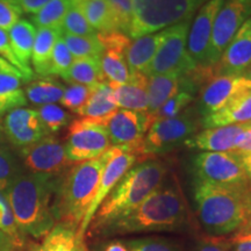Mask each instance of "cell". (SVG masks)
I'll use <instances>...</instances> for the list:
<instances>
[{
    "mask_svg": "<svg viewBox=\"0 0 251 251\" xmlns=\"http://www.w3.org/2000/svg\"><path fill=\"white\" fill-rule=\"evenodd\" d=\"M103 251H128V248L125 243L119 242V241H114V242L108 243L105 247Z\"/></svg>",
    "mask_w": 251,
    "mask_h": 251,
    "instance_id": "816d5d0a",
    "label": "cell"
},
{
    "mask_svg": "<svg viewBox=\"0 0 251 251\" xmlns=\"http://www.w3.org/2000/svg\"><path fill=\"white\" fill-rule=\"evenodd\" d=\"M9 43L13 50L15 57L27 71L33 72L29 67L31 52H33L34 40H35L36 30L34 25L25 19H20L11 29L8 30Z\"/></svg>",
    "mask_w": 251,
    "mask_h": 251,
    "instance_id": "f1b7e54d",
    "label": "cell"
},
{
    "mask_svg": "<svg viewBox=\"0 0 251 251\" xmlns=\"http://www.w3.org/2000/svg\"><path fill=\"white\" fill-rule=\"evenodd\" d=\"M118 111L112 87L106 81L92 87L85 105L78 112L80 117L99 121L103 125Z\"/></svg>",
    "mask_w": 251,
    "mask_h": 251,
    "instance_id": "484cf974",
    "label": "cell"
},
{
    "mask_svg": "<svg viewBox=\"0 0 251 251\" xmlns=\"http://www.w3.org/2000/svg\"><path fill=\"white\" fill-rule=\"evenodd\" d=\"M125 244L128 251H181L177 242L163 237L133 238L128 240Z\"/></svg>",
    "mask_w": 251,
    "mask_h": 251,
    "instance_id": "f35d334b",
    "label": "cell"
},
{
    "mask_svg": "<svg viewBox=\"0 0 251 251\" xmlns=\"http://www.w3.org/2000/svg\"><path fill=\"white\" fill-rule=\"evenodd\" d=\"M107 2L115 30L127 34L133 17L131 0H107Z\"/></svg>",
    "mask_w": 251,
    "mask_h": 251,
    "instance_id": "60d3db41",
    "label": "cell"
},
{
    "mask_svg": "<svg viewBox=\"0 0 251 251\" xmlns=\"http://www.w3.org/2000/svg\"><path fill=\"white\" fill-rule=\"evenodd\" d=\"M230 251H251V222L248 221L243 227L231 234L228 240Z\"/></svg>",
    "mask_w": 251,
    "mask_h": 251,
    "instance_id": "ee69618b",
    "label": "cell"
},
{
    "mask_svg": "<svg viewBox=\"0 0 251 251\" xmlns=\"http://www.w3.org/2000/svg\"><path fill=\"white\" fill-rule=\"evenodd\" d=\"M23 83H28L23 72L0 57V117L26 105V94L21 90Z\"/></svg>",
    "mask_w": 251,
    "mask_h": 251,
    "instance_id": "7402d4cb",
    "label": "cell"
},
{
    "mask_svg": "<svg viewBox=\"0 0 251 251\" xmlns=\"http://www.w3.org/2000/svg\"><path fill=\"white\" fill-rule=\"evenodd\" d=\"M0 55L4 57V59H6V61L11 63L12 65H14L15 68L19 69V70L23 72L24 76L26 77V79L28 80V83L34 79V72L27 71L26 69H24L23 65L19 63L17 57H15L13 50H12L11 43H9V37H8L7 31L1 29V28H0Z\"/></svg>",
    "mask_w": 251,
    "mask_h": 251,
    "instance_id": "7bdbcfd3",
    "label": "cell"
},
{
    "mask_svg": "<svg viewBox=\"0 0 251 251\" xmlns=\"http://www.w3.org/2000/svg\"><path fill=\"white\" fill-rule=\"evenodd\" d=\"M62 78L71 84H80L87 87H94L105 81L100 57H84L74 59L70 69Z\"/></svg>",
    "mask_w": 251,
    "mask_h": 251,
    "instance_id": "f546056e",
    "label": "cell"
},
{
    "mask_svg": "<svg viewBox=\"0 0 251 251\" xmlns=\"http://www.w3.org/2000/svg\"><path fill=\"white\" fill-rule=\"evenodd\" d=\"M251 65V19L242 25L236 35L213 65L214 76H243Z\"/></svg>",
    "mask_w": 251,
    "mask_h": 251,
    "instance_id": "d6986e66",
    "label": "cell"
},
{
    "mask_svg": "<svg viewBox=\"0 0 251 251\" xmlns=\"http://www.w3.org/2000/svg\"><path fill=\"white\" fill-rule=\"evenodd\" d=\"M91 90L92 87L80 85V84H71L68 89L64 90L62 99L59 101L68 109L78 113L89 99Z\"/></svg>",
    "mask_w": 251,
    "mask_h": 251,
    "instance_id": "b9f144b4",
    "label": "cell"
},
{
    "mask_svg": "<svg viewBox=\"0 0 251 251\" xmlns=\"http://www.w3.org/2000/svg\"><path fill=\"white\" fill-rule=\"evenodd\" d=\"M188 21H183L166 29L165 39L147 71V77L168 74L185 76L196 69L197 65L187 52Z\"/></svg>",
    "mask_w": 251,
    "mask_h": 251,
    "instance_id": "30bf717a",
    "label": "cell"
},
{
    "mask_svg": "<svg viewBox=\"0 0 251 251\" xmlns=\"http://www.w3.org/2000/svg\"><path fill=\"white\" fill-rule=\"evenodd\" d=\"M194 183L247 188L251 184L237 155L233 151H202L193 158Z\"/></svg>",
    "mask_w": 251,
    "mask_h": 251,
    "instance_id": "52a82bcc",
    "label": "cell"
},
{
    "mask_svg": "<svg viewBox=\"0 0 251 251\" xmlns=\"http://www.w3.org/2000/svg\"><path fill=\"white\" fill-rule=\"evenodd\" d=\"M21 11L17 6L7 1L0 0V28L4 30H9L15 24L20 20Z\"/></svg>",
    "mask_w": 251,
    "mask_h": 251,
    "instance_id": "f6af8a7d",
    "label": "cell"
},
{
    "mask_svg": "<svg viewBox=\"0 0 251 251\" xmlns=\"http://www.w3.org/2000/svg\"><path fill=\"white\" fill-rule=\"evenodd\" d=\"M65 45L75 59L84 57H100L102 54V45L98 35L76 36L62 34Z\"/></svg>",
    "mask_w": 251,
    "mask_h": 251,
    "instance_id": "e575fe53",
    "label": "cell"
},
{
    "mask_svg": "<svg viewBox=\"0 0 251 251\" xmlns=\"http://www.w3.org/2000/svg\"><path fill=\"white\" fill-rule=\"evenodd\" d=\"M61 35V29H54V28L37 29L35 40H34L33 52H31V63L39 76L49 77L52 50Z\"/></svg>",
    "mask_w": 251,
    "mask_h": 251,
    "instance_id": "83f0119b",
    "label": "cell"
},
{
    "mask_svg": "<svg viewBox=\"0 0 251 251\" xmlns=\"http://www.w3.org/2000/svg\"><path fill=\"white\" fill-rule=\"evenodd\" d=\"M247 188L194 183V202L200 224L208 235L233 234L248 222Z\"/></svg>",
    "mask_w": 251,
    "mask_h": 251,
    "instance_id": "5b68a950",
    "label": "cell"
},
{
    "mask_svg": "<svg viewBox=\"0 0 251 251\" xmlns=\"http://www.w3.org/2000/svg\"><path fill=\"white\" fill-rule=\"evenodd\" d=\"M77 5H79L86 20L94 30H98L99 33L117 31L107 0H83Z\"/></svg>",
    "mask_w": 251,
    "mask_h": 251,
    "instance_id": "d6a6232c",
    "label": "cell"
},
{
    "mask_svg": "<svg viewBox=\"0 0 251 251\" xmlns=\"http://www.w3.org/2000/svg\"><path fill=\"white\" fill-rule=\"evenodd\" d=\"M62 34L76 36H91L96 35V30L91 27L89 21L86 20L85 15L79 7V5H71L69 8L64 21L62 24Z\"/></svg>",
    "mask_w": 251,
    "mask_h": 251,
    "instance_id": "d590c367",
    "label": "cell"
},
{
    "mask_svg": "<svg viewBox=\"0 0 251 251\" xmlns=\"http://www.w3.org/2000/svg\"><path fill=\"white\" fill-rule=\"evenodd\" d=\"M224 0H209L198 12L191 29L188 31L187 52L197 67H208L209 47H211L213 26Z\"/></svg>",
    "mask_w": 251,
    "mask_h": 251,
    "instance_id": "ac0fdd59",
    "label": "cell"
},
{
    "mask_svg": "<svg viewBox=\"0 0 251 251\" xmlns=\"http://www.w3.org/2000/svg\"><path fill=\"white\" fill-rule=\"evenodd\" d=\"M103 125L113 147L137 157L146 134L152 124L148 112L118 109Z\"/></svg>",
    "mask_w": 251,
    "mask_h": 251,
    "instance_id": "7c38bea8",
    "label": "cell"
},
{
    "mask_svg": "<svg viewBox=\"0 0 251 251\" xmlns=\"http://www.w3.org/2000/svg\"><path fill=\"white\" fill-rule=\"evenodd\" d=\"M235 152H251V129L243 131L235 143Z\"/></svg>",
    "mask_w": 251,
    "mask_h": 251,
    "instance_id": "7dc6e473",
    "label": "cell"
},
{
    "mask_svg": "<svg viewBox=\"0 0 251 251\" xmlns=\"http://www.w3.org/2000/svg\"><path fill=\"white\" fill-rule=\"evenodd\" d=\"M0 251H21L7 234L0 229Z\"/></svg>",
    "mask_w": 251,
    "mask_h": 251,
    "instance_id": "c3c4849f",
    "label": "cell"
},
{
    "mask_svg": "<svg viewBox=\"0 0 251 251\" xmlns=\"http://www.w3.org/2000/svg\"><path fill=\"white\" fill-rule=\"evenodd\" d=\"M186 225V208L175 187H163L144 199L129 214L100 231L102 235H128L149 231L179 230Z\"/></svg>",
    "mask_w": 251,
    "mask_h": 251,
    "instance_id": "7a4b0ae2",
    "label": "cell"
},
{
    "mask_svg": "<svg viewBox=\"0 0 251 251\" xmlns=\"http://www.w3.org/2000/svg\"><path fill=\"white\" fill-rule=\"evenodd\" d=\"M251 91V80L244 76H219L211 79L199 100V113L203 117L221 111L231 101Z\"/></svg>",
    "mask_w": 251,
    "mask_h": 251,
    "instance_id": "e0dca14e",
    "label": "cell"
},
{
    "mask_svg": "<svg viewBox=\"0 0 251 251\" xmlns=\"http://www.w3.org/2000/svg\"><path fill=\"white\" fill-rule=\"evenodd\" d=\"M165 36L166 29L162 30L161 33L137 37L134 42L130 43L127 51V64L130 74L147 75V71Z\"/></svg>",
    "mask_w": 251,
    "mask_h": 251,
    "instance_id": "cb8c5ba5",
    "label": "cell"
},
{
    "mask_svg": "<svg viewBox=\"0 0 251 251\" xmlns=\"http://www.w3.org/2000/svg\"><path fill=\"white\" fill-rule=\"evenodd\" d=\"M251 15V0H224L213 26L207 65H214Z\"/></svg>",
    "mask_w": 251,
    "mask_h": 251,
    "instance_id": "8fae6325",
    "label": "cell"
},
{
    "mask_svg": "<svg viewBox=\"0 0 251 251\" xmlns=\"http://www.w3.org/2000/svg\"><path fill=\"white\" fill-rule=\"evenodd\" d=\"M193 100V94L187 91H180L179 93H177L176 96L172 97L166 101L165 103L157 109L153 113H148L150 121L151 124L157 121L162 120V119H169V118H175L177 115H179L185 107H187Z\"/></svg>",
    "mask_w": 251,
    "mask_h": 251,
    "instance_id": "8d00e7d4",
    "label": "cell"
},
{
    "mask_svg": "<svg viewBox=\"0 0 251 251\" xmlns=\"http://www.w3.org/2000/svg\"><path fill=\"white\" fill-rule=\"evenodd\" d=\"M69 1H70L72 5H75V4H79V2L83 1V0H69Z\"/></svg>",
    "mask_w": 251,
    "mask_h": 251,
    "instance_id": "9f6ffc18",
    "label": "cell"
},
{
    "mask_svg": "<svg viewBox=\"0 0 251 251\" xmlns=\"http://www.w3.org/2000/svg\"><path fill=\"white\" fill-rule=\"evenodd\" d=\"M203 0H131L129 39L153 34L171 25L190 20Z\"/></svg>",
    "mask_w": 251,
    "mask_h": 251,
    "instance_id": "8992f818",
    "label": "cell"
},
{
    "mask_svg": "<svg viewBox=\"0 0 251 251\" xmlns=\"http://www.w3.org/2000/svg\"><path fill=\"white\" fill-rule=\"evenodd\" d=\"M64 86L51 78L43 77L31 80L25 89V94L30 102L35 105H49L59 101L64 93Z\"/></svg>",
    "mask_w": 251,
    "mask_h": 251,
    "instance_id": "1f68e13d",
    "label": "cell"
},
{
    "mask_svg": "<svg viewBox=\"0 0 251 251\" xmlns=\"http://www.w3.org/2000/svg\"><path fill=\"white\" fill-rule=\"evenodd\" d=\"M18 152L24 168L35 174L58 177L72 164L68 159L64 144L50 135Z\"/></svg>",
    "mask_w": 251,
    "mask_h": 251,
    "instance_id": "4fadbf2b",
    "label": "cell"
},
{
    "mask_svg": "<svg viewBox=\"0 0 251 251\" xmlns=\"http://www.w3.org/2000/svg\"><path fill=\"white\" fill-rule=\"evenodd\" d=\"M251 120V91L243 93L234 101L222 108L202 118V126L206 128L224 127V126L244 124Z\"/></svg>",
    "mask_w": 251,
    "mask_h": 251,
    "instance_id": "4316f807",
    "label": "cell"
},
{
    "mask_svg": "<svg viewBox=\"0 0 251 251\" xmlns=\"http://www.w3.org/2000/svg\"><path fill=\"white\" fill-rule=\"evenodd\" d=\"M244 198H246V206H247V213H248V221L251 222V184L247 187L246 194H244Z\"/></svg>",
    "mask_w": 251,
    "mask_h": 251,
    "instance_id": "f5cc1de1",
    "label": "cell"
},
{
    "mask_svg": "<svg viewBox=\"0 0 251 251\" xmlns=\"http://www.w3.org/2000/svg\"><path fill=\"white\" fill-rule=\"evenodd\" d=\"M17 6L23 14H35L50 0H7Z\"/></svg>",
    "mask_w": 251,
    "mask_h": 251,
    "instance_id": "bcb514c9",
    "label": "cell"
},
{
    "mask_svg": "<svg viewBox=\"0 0 251 251\" xmlns=\"http://www.w3.org/2000/svg\"><path fill=\"white\" fill-rule=\"evenodd\" d=\"M246 130L243 124L206 128L205 130L188 137L184 144L187 148L202 150V151H233L238 136Z\"/></svg>",
    "mask_w": 251,
    "mask_h": 251,
    "instance_id": "ffe728a7",
    "label": "cell"
},
{
    "mask_svg": "<svg viewBox=\"0 0 251 251\" xmlns=\"http://www.w3.org/2000/svg\"><path fill=\"white\" fill-rule=\"evenodd\" d=\"M198 126V114L193 108L186 109L175 118L155 121L146 134L137 156L149 157L171 151L196 134Z\"/></svg>",
    "mask_w": 251,
    "mask_h": 251,
    "instance_id": "ba28073f",
    "label": "cell"
},
{
    "mask_svg": "<svg viewBox=\"0 0 251 251\" xmlns=\"http://www.w3.org/2000/svg\"><path fill=\"white\" fill-rule=\"evenodd\" d=\"M6 140L17 151L33 146L47 136V131L35 109L14 108L4 119L2 127Z\"/></svg>",
    "mask_w": 251,
    "mask_h": 251,
    "instance_id": "2e32d148",
    "label": "cell"
},
{
    "mask_svg": "<svg viewBox=\"0 0 251 251\" xmlns=\"http://www.w3.org/2000/svg\"><path fill=\"white\" fill-rule=\"evenodd\" d=\"M243 126H244V127H246L247 130H250L251 129V120L248 121V122H244Z\"/></svg>",
    "mask_w": 251,
    "mask_h": 251,
    "instance_id": "11a10c76",
    "label": "cell"
},
{
    "mask_svg": "<svg viewBox=\"0 0 251 251\" xmlns=\"http://www.w3.org/2000/svg\"><path fill=\"white\" fill-rule=\"evenodd\" d=\"M109 86L113 90L118 107L127 111L148 112V77L146 75L130 74L129 83Z\"/></svg>",
    "mask_w": 251,
    "mask_h": 251,
    "instance_id": "603a6c76",
    "label": "cell"
},
{
    "mask_svg": "<svg viewBox=\"0 0 251 251\" xmlns=\"http://www.w3.org/2000/svg\"><path fill=\"white\" fill-rule=\"evenodd\" d=\"M102 45L100 65L103 78L109 85H122L129 83L130 71L127 64V51L130 40L121 31H108L97 34Z\"/></svg>",
    "mask_w": 251,
    "mask_h": 251,
    "instance_id": "9a60e30c",
    "label": "cell"
},
{
    "mask_svg": "<svg viewBox=\"0 0 251 251\" xmlns=\"http://www.w3.org/2000/svg\"><path fill=\"white\" fill-rule=\"evenodd\" d=\"M235 152V151H233ZM240 159L241 164H242L244 171H246V175L248 179L251 183V152H235Z\"/></svg>",
    "mask_w": 251,
    "mask_h": 251,
    "instance_id": "f907efd6",
    "label": "cell"
},
{
    "mask_svg": "<svg viewBox=\"0 0 251 251\" xmlns=\"http://www.w3.org/2000/svg\"><path fill=\"white\" fill-rule=\"evenodd\" d=\"M85 251H87V250H86V249H85Z\"/></svg>",
    "mask_w": 251,
    "mask_h": 251,
    "instance_id": "6f0895ef",
    "label": "cell"
},
{
    "mask_svg": "<svg viewBox=\"0 0 251 251\" xmlns=\"http://www.w3.org/2000/svg\"><path fill=\"white\" fill-rule=\"evenodd\" d=\"M107 129L101 122L92 119H78L69 126L65 152L71 163L98 158L111 148Z\"/></svg>",
    "mask_w": 251,
    "mask_h": 251,
    "instance_id": "9c48e42d",
    "label": "cell"
},
{
    "mask_svg": "<svg viewBox=\"0 0 251 251\" xmlns=\"http://www.w3.org/2000/svg\"><path fill=\"white\" fill-rule=\"evenodd\" d=\"M165 175L166 166L159 161H146L130 168L93 216L92 231L100 233L108 225L129 214L161 186Z\"/></svg>",
    "mask_w": 251,
    "mask_h": 251,
    "instance_id": "3957f363",
    "label": "cell"
},
{
    "mask_svg": "<svg viewBox=\"0 0 251 251\" xmlns=\"http://www.w3.org/2000/svg\"><path fill=\"white\" fill-rule=\"evenodd\" d=\"M194 87L193 80L186 75L168 74L148 77V113L156 112L163 103L179 93L180 90L192 93L196 91Z\"/></svg>",
    "mask_w": 251,
    "mask_h": 251,
    "instance_id": "44dd1931",
    "label": "cell"
},
{
    "mask_svg": "<svg viewBox=\"0 0 251 251\" xmlns=\"http://www.w3.org/2000/svg\"><path fill=\"white\" fill-rule=\"evenodd\" d=\"M58 178L25 170L6 190L15 222L27 237L43 238L56 225L51 197Z\"/></svg>",
    "mask_w": 251,
    "mask_h": 251,
    "instance_id": "6da1fadb",
    "label": "cell"
},
{
    "mask_svg": "<svg viewBox=\"0 0 251 251\" xmlns=\"http://www.w3.org/2000/svg\"><path fill=\"white\" fill-rule=\"evenodd\" d=\"M77 228L57 222L40 243L29 242L25 251H85L84 240L78 237Z\"/></svg>",
    "mask_w": 251,
    "mask_h": 251,
    "instance_id": "d4e9b609",
    "label": "cell"
},
{
    "mask_svg": "<svg viewBox=\"0 0 251 251\" xmlns=\"http://www.w3.org/2000/svg\"><path fill=\"white\" fill-rule=\"evenodd\" d=\"M107 153L98 158L77 163L64 176H59L52 203L56 224L79 228L96 197Z\"/></svg>",
    "mask_w": 251,
    "mask_h": 251,
    "instance_id": "277c9868",
    "label": "cell"
},
{
    "mask_svg": "<svg viewBox=\"0 0 251 251\" xmlns=\"http://www.w3.org/2000/svg\"><path fill=\"white\" fill-rule=\"evenodd\" d=\"M71 5L69 0H50L39 12L31 15L34 27L61 29L65 15Z\"/></svg>",
    "mask_w": 251,
    "mask_h": 251,
    "instance_id": "836d02e7",
    "label": "cell"
},
{
    "mask_svg": "<svg viewBox=\"0 0 251 251\" xmlns=\"http://www.w3.org/2000/svg\"><path fill=\"white\" fill-rule=\"evenodd\" d=\"M74 63V56L71 55L70 50L65 45L62 35L56 42L52 50L51 62L49 67V76H63Z\"/></svg>",
    "mask_w": 251,
    "mask_h": 251,
    "instance_id": "ab89813d",
    "label": "cell"
},
{
    "mask_svg": "<svg viewBox=\"0 0 251 251\" xmlns=\"http://www.w3.org/2000/svg\"><path fill=\"white\" fill-rule=\"evenodd\" d=\"M243 76H244V77H247L248 79H249V80H251V65H250V68L248 69V70L246 71V74H244Z\"/></svg>",
    "mask_w": 251,
    "mask_h": 251,
    "instance_id": "db71d44e",
    "label": "cell"
},
{
    "mask_svg": "<svg viewBox=\"0 0 251 251\" xmlns=\"http://www.w3.org/2000/svg\"><path fill=\"white\" fill-rule=\"evenodd\" d=\"M193 251H227L221 243L212 242V241H203L194 248Z\"/></svg>",
    "mask_w": 251,
    "mask_h": 251,
    "instance_id": "681fc988",
    "label": "cell"
},
{
    "mask_svg": "<svg viewBox=\"0 0 251 251\" xmlns=\"http://www.w3.org/2000/svg\"><path fill=\"white\" fill-rule=\"evenodd\" d=\"M39 117L47 134L56 133L67 126L71 120V115L54 103L43 105L39 108Z\"/></svg>",
    "mask_w": 251,
    "mask_h": 251,
    "instance_id": "74e56055",
    "label": "cell"
},
{
    "mask_svg": "<svg viewBox=\"0 0 251 251\" xmlns=\"http://www.w3.org/2000/svg\"><path fill=\"white\" fill-rule=\"evenodd\" d=\"M106 153H107V161H106V164L103 166L96 197H94L89 211L86 212L77 230L78 237L81 238V240H84V235H85L87 228L92 222L93 216L96 215L100 205L106 199V197L112 192L115 185L126 175V172L129 170L130 168H133L134 163L137 159V157L133 153L126 152L124 150L115 148V147H111Z\"/></svg>",
    "mask_w": 251,
    "mask_h": 251,
    "instance_id": "5bb4252c",
    "label": "cell"
},
{
    "mask_svg": "<svg viewBox=\"0 0 251 251\" xmlns=\"http://www.w3.org/2000/svg\"><path fill=\"white\" fill-rule=\"evenodd\" d=\"M26 170L19 152L6 140L2 129L0 130V191L6 192L18 176Z\"/></svg>",
    "mask_w": 251,
    "mask_h": 251,
    "instance_id": "4dcf8cb0",
    "label": "cell"
}]
</instances>
